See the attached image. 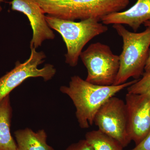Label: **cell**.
<instances>
[{
    "instance_id": "6da1fadb",
    "label": "cell",
    "mask_w": 150,
    "mask_h": 150,
    "mask_svg": "<svg viewBox=\"0 0 150 150\" xmlns=\"http://www.w3.org/2000/svg\"><path fill=\"white\" fill-rule=\"evenodd\" d=\"M137 80L119 85L103 86L94 84L74 76L71 78L69 85L62 86L60 90L72 100L80 127L87 129L93 124L96 112L105 101Z\"/></svg>"
},
{
    "instance_id": "7a4b0ae2",
    "label": "cell",
    "mask_w": 150,
    "mask_h": 150,
    "mask_svg": "<svg viewBox=\"0 0 150 150\" xmlns=\"http://www.w3.org/2000/svg\"><path fill=\"white\" fill-rule=\"evenodd\" d=\"M44 13L57 18L75 21L104 17L121 12L130 0H35Z\"/></svg>"
},
{
    "instance_id": "3957f363",
    "label": "cell",
    "mask_w": 150,
    "mask_h": 150,
    "mask_svg": "<svg viewBox=\"0 0 150 150\" xmlns=\"http://www.w3.org/2000/svg\"><path fill=\"white\" fill-rule=\"evenodd\" d=\"M112 27L123 40V49L119 56V71L113 86L123 84L129 78L136 80L144 74L149 57L150 47V28L144 31L132 32L122 24Z\"/></svg>"
},
{
    "instance_id": "277c9868",
    "label": "cell",
    "mask_w": 150,
    "mask_h": 150,
    "mask_svg": "<svg viewBox=\"0 0 150 150\" xmlns=\"http://www.w3.org/2000/svg\"><path fill=\"white\" fill-rule=\"evenodd\" d=\"M46 19L49 27L59 33L63 38L67 48L65 62L72 67L77 65L86 44L108 30L107 26L95 18L75 22L47 15Z\"/></svg>"
},
{
    "instance_id": "5b68a950",
    "label": "cell",
    "mask_w": 150,
    "mask_h": 150,
    "mask_svg": "<svg viewBox=\"0 0 150 150\" xmlns=\"http://www.w3.org/2000/svg\"><path fill=\"white\" fill-rule=\"evenodd\" d=\"M80 58L87 70L86 81L97 85H113L119 71V56L100 42L92 43Z\"/></svg>"
},
{
    "instance_id": "8992f818",
    "label": "cell",
    "mask_w": 150,
    "mask_h": 150,
    "mask_svg": "<svg viewBox=\"0 0 150 150\" xmlns=\"http://www.w3.org/2000/svg\"><path fill=\"white\" fill-rule=\"evenodd\" d=\"M30 49L31 54L27 61L23 63L16 62L13 69L0 78V101L28 78L41 77L46 81L56 74V69L51 64L38 69V66L44 62L46 55L43 51H36L35 48Z\"/></svg>"
},
{
    "instance_id": "52a82bcc",
    "label": "cell",
    "mask_w": 150,
    "mask_h": 150,
    "mask_svg": "<svg viewBox=\"0 0 150 150\" xmlns=\"http://www.w3.org/2000/svg\"><path fill=\"white\" fill-rule=\"evenodd\" d=\"M94 123L123 148L131 142L127 132L126 104L122 99L113 96L108 100L96 112Z\"/></svg>"
},
{
    "instance_id": "ba28073f",
    "label": "cell",
    "mask_w": 150,
    "mask_h": 150,
    "mask_svg": "<svg viewBox=\"0 0 150 150\" xmlns=\"http://www.w3.org/2000/svg\"><path fill=\"white\" fill-rule=\"evenodd\" d=\"M125 104L127 132L136 146L144 139L150 130V98L145 95L127 93Z\"/></svg>"
},
{
    "instance_id": "9c48e42d",
    "label": "cell",
    "mask_w": 150,
    "mask_h": 150,
    "mask_svg": "<svg viewBox=\"0 0 150 150\" xmlns=\"http://www.w3.org/2000/svg\"><path fill=\"white\" fill-rule=\"evenodd\" d=\"M10 3L12 10L23 13L29 19L33 30L30 48L36 49L45 40L54 39L55 34L47 23L45 13L35 0H12Z\"/></svg>"
},
{
    "instance_id": "30bf717a",
    "label": "cell",
    "mask_w": 150,
    "mask_h": 150,
    "mask_svg": "<svg viewBox=\"0 0 150 150\" xmlns=\"http://www.w3.org/2000/svg\"><path fill=\"white\" fill-rule=\"evenodd\" d=\"M150 20V0H137L129 9L110 14L101 21L103 24H125L137 32L141 25Z\"/></svg>"
},
{
    "instance_id": "8fae6325",
    "label": "cell",
    "mask_w": 150,
    "mask_h": 150,
    "mask_svg": "<svg viewBox=\"0 0 150 150\" xmlns=\"http://www.w3.org/2000/svg\"><path fill=\"white\" fill-rule=\"evenodd\" d=\"M18 150H54L47 144V135L43 129L34 132L29 128L16 131Z\"/></svg>"
},
{
    "instance_id": "7c38bea8",
    "label": "cell",
    "mask_w": 150,
    "mask_h": 150,
    "mask_svg": "<svg viewBox=\"0 0 150 150\" xmlns=\"http://www.w3.org/2000/svg\"><path fill=\"white\" fill-rule=\"evenodd\" d=\"M12 115L8 94L0 101V150H18L16 143L11 133Z\"/></svg>"
},
{
    "instance_id": "4fadbf2b",
    "label": "cell",
    "mask_w": 150,
    "mask_h": 150,
    "mask_svg": "<svg viewBox=\"0 0 150 150\" xmlns=\"http://www.w3.org/2000/svg\"><path fill=\"white\" fill-rule=\"evenodd\" d=\"M85 139L94 150H123L124 149L118 141L99 129L87 132Z\"/></svg>"
},
{
    "instance_id": "5bb4252c",
    "label": "cell",
    "mask_w": 150,
    "mask_h": 150,
    "mask_svg": "<svg viewBox=\"0 0 150 150\" xmlns=\"http://www.w3.org/2000/svg\"><path fill=\"white\" fill-rule=\"evenodd\" d=\"M129 93L145 95L150 98V72L144 73L142 77L127 87Z\"/></svg>"
},
{
    "instance_id": "9a60e30c",
    "label": "cell",
    "mask_w": 150,
    "mask_h": 150,
    "mask_svg": "<svg viewBox=\"0 0 150 150\" xmlns=\"http://www.w3.org/2000/svg\"><path fill=\"white\" fill-rule=\"evenodd\" d=\"M66 150H94L91 145L86 139L80 140L70 145Z\"/></svg>"
},
{
    "instance_id": "2e32d148",
    "label": "cell",
    "mask_w": 150,
    "mask_h": 150,
    "mask_svg": "<svg viewBox=\"0 0 150 150\" xmlns=\"http://www.w3.org/2000/svg\"><path fill=\"white\" fill-rule=\"evenodd\" d=\"M130 150H150V130L144 139Z\"/></svg>"
},
{
    "instance_id": "e0dca14e",
    "label": "cell",
    "mask_w": 150,
    "mask_h": 150,
    "mask_svg": "<svg viewBox=\"0 0 150 150\" xmlns=\"http://www.w3.org/2000/svg\"><path fill=\"white\" fill-rule=\"evenodd\" d=\"M143 25H144L145 27L150 28V20L145 22ZM144 71L146 73L150 72V49L149 57H148L147 61L146 66H145Z\"/></svg>"
},
{
    "instance_id": "ac0fdd59",
    "label": "cell",
    "mask_w": 150,
    "mask_h": 150,
    "mask_svg": "<svg viewBox=\"0 0 150 150\" xmlns=\"http://www.w3.org/2000/svg\"><path fill=\"white\" fill-rule=\"evenodd\" d=\"M7 1V0H0V12L2 10V8L1 6V3L3 2L6 1Z\"/></svg>"
}]
</instances>
